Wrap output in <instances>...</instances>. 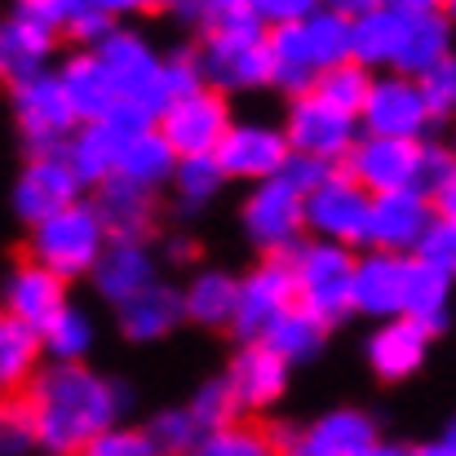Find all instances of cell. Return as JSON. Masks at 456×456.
Instances as JSON below:
<instances>
[{
  "label": "cell",
  "instance_id": "obj_38",
  "mask_svg": "<svg viewBox=\"0 0 456 456\" xmlns=\"http://www.w3.org/2000/svg\"><path fill=\"white\" fill-rule=\"evenodd\" d=\"M412 191L430 200L435 217H456V155L448 142H439V138L421 142V164H417Z\"/></svg>",
  "mask_w": 456,
  "mask_h": 456
},
{
  "label": "cell",
  "instance_id": "obj_16",
  "mask_svg": "<svg viewBox=\"0 0 456 456\" xmlns=\"http://www.w3.org/2000/svg\"><path fill=\"white\" fill-rule=\"evenodd\" d=\"M76 200H85V186L67 168L62 151L27 155V164L18 168V177L9 186V208H13V217L22 226H36V222H45L49 213H58V208H67Z\"/></svg>",
  "mask_w": 456,
  "mask_h": 456
},
{
  "label": "cell",
  "instance_id": "obj_41",
  "mask_svg": "<svg viewBox=\"0 0 456 456\" xmlns=\"http://www.w3.org/2000/svg\"><path fill=\"white\" fill-rule=\"evenodd\" d=\"M368 71L359 67V62H337V67H323L319 76H314V85H310V94L314 98H323L332 111H341V116H359V107H363V94H368Z\"/></svg>",
  "mask_w": 456,
  "mask_h": 456
},
{
  "label": "cell",
  "instance_id": "obj_13",
  "mask_svg": "<svg viewBox=\"0 0 456 456\" xmlns=\"http://www.w3.org/2000/svg\"><path fill=\"white\" fill-rule=\"evenodd\" d=\"M235 111H231V98L213 94V89H200L182 102H168L159 116H155V134L164 138V147L177 155V159H195V155H213L222 134L231 129Z\"/></svg>",
  "mask_w": 456,
  "mask_h": 456
},
{
  "label": "cell",
  "instance_id": "obj_20",
  "mask_svg": "<svg viewBox=\"0 0 456 456\" xmlns=\"http://www.w3.org/2000/svg\"><path fill=\"white\" fill-rule=\"evenodd\" d=\"M89 284L107 305H125L138 293L155 289L159 284V257H155L151 240H107L102 257L89 271Z\"/></svg>",
  "mask_w": 456,
  "mask_h": 456
},
{
  "label": "cell",
  "instance_id": "obj_40",
  "mask_svg": "<svg viewBox=\"0 0 456 456\" xmlns=\"http://www.w3.org/2000/svg\"><path fill=\"white\" fill-rule=\"evenodd\" d=\"M186 456H280V452H275V444H271L266 421H248V417H240V421L222 426V430L200 435L195 448H191Z\"/></svg>",
  "mask_w": 456,
  "mask_h": 456
},
{
  "label": "cell",
  "instance_id": "obj_2",
  "mask_svg": "<svg viewBox=\"0 0 456 456\" xmlns=\"http://www.w3.org/2000/svg\"><path fill=\"white\" fill-rule=\"evenodd\" d=\"M102 248H107V231L98 226V213L89 200H76V204L49 213L45 222L27 226V262H36L67 289L76 280H89Z\"/></svg>",
  "mask_w": 456,
  "mask_h": 456
},
{
  "label": "cell",
  "instance_id": "obj_1",
  "mask_svg": "<svg viewBox=\"0 0 456 456\" xmlns=\"http://www.w3.org/2000/svg\"><path fill=\"white\" fill-rule=\"evenodd\" d=\"M22 408L31 417L36 452L76 456L89 439L125 421L129 390L94 363H45L22 390Z\"/></svg>",
  "mask_w": 456,
  "mask_h": 456
},
{
  "label": "cell",
  "instance_id": "obj_10",
  "mask_svg": "<svg viewBox=\"0 0 456 456\" xmlns=\"http://www.w3.org/2000/svg\"><path fill=\"white\" fill-rule=\"evenodd\" d=\"M102 71L116 85L120 102H138L151 116H159V49L151 45V36L134 22H120L98 49H89Z\"/></svg>",
  "mask_w": 456,
  "mask_h": 456
},
{
  "label": "cell",
  "instance_id": "obj_39",
  "mask_svg": "<svg viewBox=\"0 0 456 456\" xmlns=\"http://www.w3.org/2000/svg\"><path fill=\"white\" fill-rule=\"evenodd\" d=\"M168 186H173V208L182 217H191V213H204L226 191V177L213 164V155H195V159H177Z\"/></svg>",
  "mask_w": 456,
  "mask_h": 456
},
{
  "label": "cell",
  "instance_id": "obj_17",
  "mask_svg": "<svg viewBox=\"0 0 456 456\" xmlns=\"http://www.w3.org/2000/svg\"><path fill=\"white\" fill-rule=\"evenodd\" d=\"M435 332H426L421 323L395 314V319H381L368 328L363 337V363L377 381L386 386H399V381H412L426 363H430V350H435Z\"/></svg>",
  "mask_w": 456,
  "mask_h": 456
},
{
  "label": "cell",
  "instance_id": "obj_47",
  "mask_svg": "<svg viewBox=\"0 0 456 456\" xmlns=\"http://www.w3.org/2000/svg\"><path fill=\"white\" fill-rule=\"evenodd\" d=\"M31 452H36V435H31V417H27L22 399H0V456Z\"/></svg>",
  "mask_w": 456,
  "mask_h": 456
},
{
  "label": "cell",
  "instance_id": "obj_52",
  "mask_svg": "<svg viewBox=\"0 0 456 456\" xmlns=\"http://www.w3.org/2000/svg\"><path fill=\"white\" fill-rule=\"evenodd\" d=\"M408 456H456V430H452V421L435 435V439H426V444H412L408 448Z\"/></svg>",
  "mask_w": 456,
  "mask_h": 456
},
{
  "label": "cell",
  "instance_id": "obj_43",
  "mask_svg": "<svg viewBox=\"0 0 456 456\" xmlns=\"http://www.w3.org/2000/svg\"><path fill=\"white\" fill-rule=\"evenodd\" d=\"M204 89V76H200V58H195V45H173L159 53V111L168 102H182L191 94Z\"/></svg>",
  "mask_w": 456,
  "mask_h": 456
},
{
  "label": "cell",
  "instance_id": "obj_34",
  "mask_svg": "<svg viewBox=\"0 0 456 456\" xmlns=\"http://www.w3.org/2000/svg\"><path fill=\"white\" fill-rule=\"evenodd\" d=\"M173 168H177V155L164 147V138H159L155 129H147V134L120 142L116 173H111V177H120V182H129V186H138V191H147V195H159V191L168 186Z\"/></svg>",
  "mask_w": 456,
  "mask_h": 456
},
{
  "label": "cell",
  "instance_id": "obj_19",
  "mask_svg": "<svg viewBox=\"0 0 456 456\" xmlns=\"http://www.w3.org/2000/svg\"><path fill=\"white\" fill-rule=\"evenodd\" d=\"M226 386H231V399L244 412H271L284 403L289 386H293V368L284 359H275L262 341H248V346H235L231 363H226Z\"/></svg>",
  "mask_w": 456,
  "mask_h": 456
},
{
  "label": "cell",
  "instance_id": "obj_28",
  "mask_svg": "<svg viewBox=\"0 0 456 456\" xmlns=\"http://www.w3.org/2000/svg\"><path fill=\"white\" fill-rule=\"evenodd\" d=\"M116 328L125 341L134 346H155L164 337H173L182 328V302H177V289L173 284H155L147 293H138L134 302L116 305Z\"/></svg>",
  "mask_w": 456,
  "mask_h": 456
},
{
  "label": "cell",
  "instance_id": "obj_8",
  "mask_svg": "<svg viewBox=\"0 0 456 456\" xmlns=\"http://www.w3.org/2000/svg\"><path fill=\"white\" fill-rule=\"evenodd\" d=\"M368 204H372V195L359 191L341 168H332L302 200L305 240H319V244H337V248L359 253L368 244Z\"/></svg>",
  "mask_w": 456,
  "mask_h": 456
},
{
  "label": "cell",
  "instance_id": "obj_27",
  "mask_svg": "<svg viewBox=\"0 0 456 456\" xmlns=\"http://www.w3.org/2000/svg\"><path fill=\"white\" fill-rule=\"evenodd\" d=\"M58 85H62V98L76 116V125H98L120 98H116V85L111 76L102 71V62L89 53V49H71L58 67H53Z\"/></svg>",
  "mask_w": 456,
  "mask_h": 456
},
{
  "label": "cell",
  "instance_id": "obj_42",
  "mask_svg": "<svg viewBox=\"0 0 456 456\" xmlns=\"http://www.w3.org/2000/svg\"><path fill=\"white\" fill-rule=\"evenodd\" d=\"M182 408L191 412V421H195V430H200V435H208V430H222V426L240 421V408H235L231 386H226V377H222V372H217V377H204V381L191 390V399H186Z\"/></svg>",
  "mask_w": 456,
  "mask_h": 456
},
{
  "label": "cell",
  "instance_id": "obj_32",
  "mask_svg": "<svg viewBox=\"0 0 456 456\" xmlns=\"http://www.w3.org/2000/svg\"><path fill=\"white\" fill-rule=\"evenodd\" d=\"M403 319L421 323L426 332H448L452 323V280L430 271V266H417L408 262V275H403Z\"/></svg>",
  "mask_w": 456,
  "mask_h": 456
},
{
  "label": "cell",
  "instance_id": "obj_24",
  "mask_svg": "<svg viewBox=\"0 0 456 456\" xmlns=\"http://www.w3.org/2000/svg\"><path fill=\"white\" fill-rule=\"evenodd\" d=\"M53 58H58V36L40 31L18 9L0 13V85L4 89L53 71Z\"/></svg>",
  "mask_w": 456,
  "mask_h": 456
},
{
  "label": "cell",
  "instance_id": "obj_5",
  "mask_svg": "<svg viewBox=\"0 0 456 456\" xmlns=\"http://www.w3.org/2000/svg\"><path fill=\"white\" fill-rule=\"evenodd\" d=\"M240 235L257 257H293V248L305 240V222H302V195L284 182H257L244 191L240 200Z\"/></svg>",
  "mask_w": 456,
  "mask_h": 456
},
{
  "label": "cell",
  "instance_id": "obj_30",
  "mask_svg": "<svg viewBox=\"0 0 456 456\" xmlns=\"http://www.w3.org/2000/svg\"><path fill=\"white\" fill-rule=\"evenodd\" d=\"M328 328L310 314V310H302V305H289L257 341L275 354V359H284L289 368H302V363H314L323 350H328Z\"/></svg>",
  "mask_w": 456,
  "mask_h": 456
},
{
  "label": "cell",
  "instance_id": "obj_22",
  "mask_svg": "<svg viewBox=\"0 0 456 456\" xmlns=\"http://www.w3.org/2000/svg\"><path fill=\"white\" fill-rule=\"evenodd\" d=\"M403 275H408V257L359 248L350 271V314H363L372 323L395 319L403 310Z\"/></svg>",
  "mask_w": 456,
  "mask_h": 456
},
{
  "label": "cell",
  "instance_id": "obj_44",
  "mask_svg": "<svg viewBox=\"0 0 456 456\" xmlns=\"http://www.w3.org/2000/svg\"><path fill=\"white\" fill-rule=\"evenodd\" d=\"M142 435L155 448V456H186L195 448V439H200V430H195V421H191V412L182 403L155 408L147 417V426H142Z\"/></svg>",
  "mask_w": 456,
  "mask_h": 456
},
{
  "label": "cell",
  "instance_id": "obj_50",
  "mask_svg": "<svg viewBox=\"0 0 456 456\" xmlns=\"http://www.w3.org/2000/svg\"><path fill=\"white\" fill-rule=\"evenodd\" d=\"M328 173H332L328 164H319V159H305V155H289V164L280 168V177H284V182H289V186H293L302 200L310 195V191H314V186H319V182H323V177H328Z\"/></svg>",
  "mask_w": 456,
  "mask_h": 456
},
{
  "label": "cell",
  "instance_id": "obj_23",
  "mask_svg": "<svg viewBox=\"0 0 456 456\" xmlns=\"http://www.w3.org/2000/svg\"><path fill=\"white\" fill-rule=\"evenodd\" d=\"M67 302H71L67 284L53 280L49 271H40L36 262H18L4 275V284H0V314L22 323V328H31V332H40Z\"/></svg>",
  "mask_w": 456,
  "mask_h": 456
},
{
  "label": "cell",
  "instance_id": "obj_21",
  "mask_svg": "<svg viewBox=\"0 0 456 456\" xmlns=\"http://www.w3.org/2000/svg\"><path fill=\"white\" fill-rule=\"evenodd\" d=\"M430 222H435V208H430V200L417 195V191L372 195V204H368V244H363V248L408 257V253L417 248V240L426 235Z\"/></svg>",
  "mask_w": 456,
  "mask_h": 456
},
{
  "label": "cell",
  "instance_id": "obj_53",
  "mask_svg": "<svg viewBox=\"0 0 456 456\" xmlns=\"http://www.w3.org/2000/svg\"><path fill=\"white\" fill-rule=\"evenodd\" d=\"M359 456H408V448H403V444H390V439H381V444H372L368 452H359Z\"/></svg>",
  "mask_w": 456,
  "mask_h": 456
},
{
  "label": "cell",
  "instance_id": "obj_48",
  "mask_svg": "<svg viewBox=\"0 0 456 456\" xmlns=\"http://www.w3.org/2000/svg\"><path fill=\"white\" fill-rule=\"evenodd\" d=\"M76 456H155V448L147 444L142 426H125V421H120V426L102 430L98 439H89Z\"/></svg>",
  "mask_w": 456,
  "mask_h": 456
},
{
  "label": "cell",
  "instance_id": "obj_49",
  "mask_svg": "<svg viewBox=\"0 0 456 456\" xmlns=\"http://www.w3.org/2000/svg\"><path fill=\"white\" fill-rule=\"evenodd\" d=\"M310 9H314L310 0H253V18L262 22V31L293 27V22H302Z\"/></svg>",
  "mask_w": 456,
  "mask_h": 456
},
{
  "label": "cell",
  "instance_id": "obj_29",
  "mask_svg": "<svg viewBox=\"0 0 456 456\" xmlns=\"http://www.w3.org/2000/svg\"><path fill=\"white\" fill-rule=\"evenodd\" d=\"M314 76H319V67L305 49L297 22L266 31V89H275L284 98H297V94H310Z\"/></svg>",
  "mask_w": 456,
  "mask_h": 456
},
{
  "label": "cell",
  "instance_id": "obj_46",
  "mask_svg": "<svg viewBox=\"0 0 456 456\" xmlns=\"http://www.w3.org/2000/svg\"><path fill=\"white\" fill-rule=\"evenodd\" d=\"M417 89H421V98H426V111H430L435 129H439L444 120H452V111H456V58H444L439 67H430V71L417 80Z\"/></svg>",
  "mask_w": 456,
  "mask_h": 456
},
{
  "label": "cell",
  "instance_id": "obj_6",
  "mask_svg": "<svg viewBox=\"0 0 456 456\" xmlns=\"http://www.w3.org/2000/svg\"><path fill=\"white\" fill-rule=\"evenodd\" d=\"M195 58H200L204 89H213L222 98L266 89V31L262 27H235V31L200 36Z\"/></svg>",
  "mask_w": 456,
  "mask_h": 456
},
{
  "label": "cell",
  "instance_id": "obj_35",
  "mask_svg": "<svg viewBox=\"0 0 456 456\" xmlns=\"http://www.w3.org/2000/svg\"><path fill=\"white\" fill-rule=\"evenodd\" d=\"M120 142H125V138H116L102 120H98V125H80V129L67 138L62 159H67V168L76 173V182H80V186H102V182L116 173Z\"/></svg>",
  "mask_w": 456,
  "mask_h": 456
},
{
  "label": "cell",
  "instance_id": "obj_36",
  "mask_svg": "<svg viewBox=\"0 0 456 456\" xmlns=\"http://www.w3.org/2000/svg\"><path fill=\"white\" fill-rule=\"evenodd\" d=\"M40 368H45L40 337L0 314V399H22V390Z\"/></svg>",
  "mask_w": 456,
  "mask_h": 456
},
{
  "label": "cell",
  "instance_id": "obj_9",
  "mask_svg": "<svg viewBox=\"0 0 456 456\" xmlns=\"http://www.w3.org/2000/svg\"><path fill=\"white\" fill-rule=\"evenodd\" d=\"M9 116H13V129H18L27 155L62 151L67 138L80 129L53 71H45V76H36L27 85H13L9 89Z\"/></svg>",
  "mask_w": 456,
  "mask_h": 456
},
{
  "label": "cell",
  "instance_id": "obj_4",
  "mask_svg": "<svg viewBox=\"0 0 456 456\" xmlns=\"http://www.w3.org/2000/svg\"><path fill=\"white\" fill-rule=\"evenodd\" d=\"M289 271H293L297 305L310 310L328 332L350 319V271H354V253L350 248L302 240L293 248V257H289Z\"/></svg>",
  "mask_w": 456,
  "mask_h": 456
},
{
  "label": "cell",
  "instance_id": "obj_26",
  "mask_svg": "<svg viewBox=\"0 0 456 456\" xmlns=\"http://www.w3.org/2000/svg\"><path fill=\"white\" fill-rule=\"evenodd\" d=\"M235 284L240 275L231 266H195L191 280L177 289L182 323H195L204 332H231L235 319Z\"/></svg>",
  "mask_w": 456,
  "mask_h": 456
},
{
  "label": "cell",
  "instance_id": "obj_12",
  "mask_svg": "<svg viewBox=\"0 0 456 456\" xmlns=\"http://www.w3.org/2000/svg\"><path fill=\"white\" fill-rule=\"evenodd\" d=\"M213 164L222 168L226 182L257 186V182L280 177V168L289 164V142L275 120H262V116L231 120V129L222 134V142L213 151Z\"/></svg>",
  "mask_w": 456,
  "mask_h": 456
},
{
  "label": "cell",
  "instance_id": "obj_31",
  "mask_svg": "<svg viewBox=\"0 0 456 456\" xmlns=\"http://www.w3.org/2000/svg\"><path fill=\"white\" fill-rule=\"evenodd\" d=\"M147 13V4L134 0H62V31L76 49H98L125 18Z\"/></svg>",
  "mask_w": 456,
  "mask_h": 456
},
{
  "label": "cell",
  "instance_id": "obj_11",
  "mask_svg": "<svg viewBox=\"0 0 456 456\" xmlns=\"http://www.w3.org/2000/svg\"><path fill=\"white\" fill-rule=\"evenodd\" d=\"M280 134L289 142V155H305V159H319L328 168H341V159L350 155L354 138H359V125H354V116L332 111L323 98L297 94L284 107Z\"/></svg>",
  "mask_w": 456,
  "mask_h": 456
},
{
  "label": "cell",
  "instance_id": "obj_15",
  "mask_svg": "<svg viewBox=\"0 0 456 456\" xmlns=\"http://www.w3.org/2000/svg\"><path fill=\"white\" fill-rule=\"evenodd\" d=\"M444 58H452V9L439 4V0H408L399 45H395V58H390L386 71L421 80Z\"/></svg>",
  "mask_w": 456,
  "mask_h": 456
},
{
  "label": "cell",
  "instance_id": "obj_7",
  "mask_svg": "<svg viewBox=\"0 0 456 456\" xmlns=\"http://www.w3.org/2000/svg\"><path fill=\"white\" fill-rule=\"evenodd\" d=\"M363 138H390V142H426L435 138V120L426 111V98L417 89V80L395 76V71H377L368 80L363 107L354 116Z\"/></svg>",
  "mask_w": 456,
  "mask_h": 456
},
{
  "label": "cell",
  "instance_id": "obj_45",
  "mask_svg": "<svg viewBox=\"0 0 456 456\" xmlns=\"http://www.w3.org/2000/svg\"><path fill=\"white\" fill-rule=\"evenodd\" d=\"M408 262L430 266V271L456 280V217H435L426 226V235L417 240V248L408 253Z\"/></svg>",
  "mask_w": 456,
  "mask_h": 456
},
{
  "label": "cell",
  "instance_id": "obj_51",
  "mask_svg": "<svg viewBox=\"0 0 456 456\" xmlns=\"http://www.w3.org/2000/svg\"><path fill=\"white\" fill-rule=\"evenodd\" d=\"M159 266L164 262H173V266H195V257H200V244L186 235V231H173V235H164V244H159Z\"/></svg>",
  "mask_w": 456,
  "mask_h": 456
},
{
  "label": "cell",
  "instance_id": "obj_3",
  "mask_svg": "<svg viewBox=\"0 0 456 456\" xmlns=\"http://www.w3.org/2000/svg\"><path fill=\"white\" fill-rule=\"evenodd\" d=\"M271 444L280 456H359L372 444H381V426L368 408L354 403H337L319 417H310L305 426L297 421H266Z\"/></svg>",
  "mask_w": 456,
  "mask_h": 456
},
{
  "label": "cell",
  "instance_id": "obj_25",
  "mask_svg": "<svg viewBox=\"0 0 456 456\" xmlns=\"http://www.w3.org/2000/svg\"><path fill=\"white\" fill-rule=\"evenodd\" d=\"M89 204L107 240H151L159 226V195H147L120 177H107L102 186H94Z\"/></svg>",
  "mask_w": 456,
  "mask_h": 456
},
{
  "label": "cell",
  "instance_id": "obj_37",
  "mask_svg": "<svg viewBox=\"0 0 456 456\" xmlns=\"http://www.w3.org/2000/svg\"><path fill=\"white\" fill-rule=\"evenodd\" d=\"M302 40L314 58V67H337V62H350V13L337 4H314L302 22Z\"/></svg>",
  "mask_w": 456,
  "mask_h": 456
},
{
  "label": "cell",
  "instance_id": "obj_33",
  "mask_svg": "<svg viewBox=\"0 0 456 456\" xmlns=\"http://www.w3.org/2000/svg\"><path fill=\"white\" fill-rule=\"evenodd\" d=\"M36 337H40L45 363H89V354L98 346V319L85 305L67 302Z\"/></svg>",
  "mask_w": 456,
  "mask_h": 456
},
{
  "label": "cell",
  "instance_id": "obj_18",
  "mask_svg": "<svg viewBox=\"0 0 456 456\" xmlns=\"http://www.w3.org/2000/svg\"><path fill=\"white\" fill-rule=\"evenodd\" d=\"M417 164H421V142H390L359 134L350 155L341 159V173L368 195H390L417 186Z\"/></svg>",
  "mask_w": 456,
  "mask_h": 456
},
{
  "label": "cell",
  "instance_id": "obj_14",
  "mask_svg": "<svg viewBox=\"0 0 456 456\" xmlns=\"http://www.w3.org/2000/svg\"><path fill=\"white\" fill-rule=\"evenodd\" d=\"M289 305H297L293 293V271L284 257H257V266H248L235 284V319H231V337L240 346L257 341Z\"/></svg>",
  "mask_w": 456,
  "mask_h": 456
}]
</instances>
